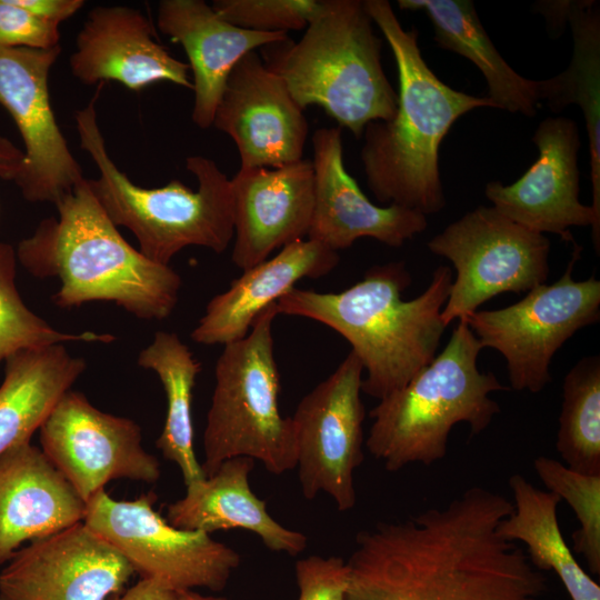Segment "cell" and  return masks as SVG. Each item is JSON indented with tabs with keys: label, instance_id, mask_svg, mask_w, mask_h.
I'll return each instance as SVG.
<instances>
[{
	"label": "cell",
	"instance_id": "23",
	"mask_svg": "<svg viewBox=\"0 0 600 600\" xmlns=\"http://www.w3.org/2000/svg\"><path fill=\"white\" fill-rule=\"evenodd\" d=\"M337 251L308 239L287 244L234 279L214 296L192 330L191 339L204 346L222 344L244 338L257 316L289 292L302 278H320L339 263Z\"/></svg>",
	"mask_w": 600,
	"mask_h": 600
},
{
	"label": "cell",
	"instance_id": "39",
	"mask_svg": "<svg viewBox=\"0 0 600 600\" xmlns=\"http://www.w3.org/2000/svg\"><path fill=\"white\" fill-rule=\"evenodd\" d=\"M23 161V151L7 138L0 137V179L14 181Z\"/></svg>",
	"mask_w": 600,
	"mask_h": 600
},
{
	"label": "cell",
	"instance_id": "22",
	"mask_svg": "<svg viewBox=\"0 0 600 600\" xmlns=\"http://www.w3.org/2000/svg\"><path fill=\"white\" fill-rule=\"evenodd\" d=\"M84 511L86 502L30 441L0 456V564L23 542L83 521Z\"/></svg>",
	"mask_w": 600,
	"mask_h": 600
},
{
	"label": "cell",
	"instance_id": "31",
	"mask_svg": "<svg viewBox=\"0 0 600 600\" xmlns=\"http://www.w3.org/2000/svg\"><path fill=\"white\" fill-rule=\"evenodd\" d=\"M17 260L13 247L0 241V363L24 349L73 341L109 343L116 339L93 331L62 332L32 312L16 284Z\"/></svg>",
	"mask_w": 600,
	"mask_h": 600
},
{
	"label": "cell",
	"instance_id": "17",
	"mask_svg": "<svg viewBox=\"0 0 600 600\" xmlns=\"http://www.w3.org/2000/svg\"><path fill=\"white\" fill-rule=\"evenodd\" d=\"M213 124L236 143L241 168H279L301 160L309 132L303 109L257 50L229 73Z\"/></svg>",
	"mask_w": 600,
	"mask_h": 600
},
{
	"label": "cell",
	"instance_id": "20",
	"mask_svg": "<svg viewBox=\"0 0 600 600\" xmlns=\"http://www.w3.org/2000/svg\"><path fill=\"white\" fill-rule=\"evenodd\" d=\"M151 22L124 6L96 7L76 39L72 74L84 84L113 80L133 91L159 81L192 89L189 66L154 39Z\"/></svg>",
	"mask_w": 600,
	"mask_h": 600
},
{
	"label": "cell",
	"instance_id": "36",
	"mask_svg": "<svg viewBox=\"0 0 600 600\" xmlns=\"http://www.w3.org/2000/svg\"><path fill=\"white\" fill-rule=\"evenodd\" d=\"M39 19L59 26L76 14L83 6V0H14Z\"/></svg>",
	"mask_w": 600,
	"mask_h": 600
},
{
	"label": "cell",
	"instance_id": "7",
	"mask_svg": "<svg viewBox=\"0 0 600 600\" xmlns=\"http://www.w3.org/2000/svg\"><path fill=\"white\" fill-rule=\"evenodd\" d=\"M481 350L467 321L459 320L442 352L370 411L366 447L388 471L442 460L449 434L460 422L468 423L472 436L490 426L500 412L490 394L509 388L478 369Z\"/></svg>",
	"mask_w": 600,
	"mask_h": 600
},
{
	"label": "cell",
	"instance_id": "15",
	"mask_svg": "<svg viewBox=\"0 0 600 600\" xmlns=\"http://www.w3.org/2000/svg\"><path fill=\"white\" fill-rule=\"evenodd\" d=\"M539 156L513 183L490 181L484 194L510 220L539 233H554L574 243L572 227H591L597 254L600 218L580 201L579 129L572 119L546 118L533 136Z\"/></svg>",
	"mask_w": 600,
	"mask_h": 600
},
{
	"label": "cell",
	"instance_id": "26",
	"mask_svg": "<svg viewBox=\"0 0 600 600\" xmlns=\"http://www.w3.org/2000/svg\"><path fill=\"white\" fill-rule=\"evenodd\" d=\"M0 386V456L29 442L86 370L64 343L20 350L6 360Z\"/></svg>",
	"mask_w": 600,
	"mask_h": 600
},
{
	"label": "cell",
	"instance_id": "5",
	"mask_svg": "<svg viewBox=\"0 0 600 600\" xmlns=\"http://www.w3.org/2000/svg\"><path fill=\"white\" fill-rule=\"evenodd\" d=\"M94 97L74 114L80 147L94 161L99 177L87 179L90 190L109 219L129 229L139 251L149 260L169 266L183 248L204 247L222 253L233 240V203L230 179L216 162L190 156L187 169L198 189L173 179L160 188H142L120 171L110 158L97 122Z\"/></svg>",
	"mask_w": 600,
	"mask_h": 600
},
{
	"label": "cell",
	"instance_id": "9",
	"mask_svg": "<svg viewBox=\"0 0 600 600\" xmlns=\"http://www.w3.org/2000/svg\"><path fill=\"white\" fill-rule=\"evenodd\" d=\"M573 243L566 271L551 284L541 283L511 306L477 310L466 319L482 349L506 359L511 388L540 392L551 381L554 353L578 330L600 319V281L593 276L576 281L572 270L581 254Z\"/></svg>",
	"mask_w": 600,
	"mask_h": 600
},
{
	"label": "cell",
	"instance_id": "3",
	"mask_svg": "<svg viewBox=\"0 0 600 600\" xmlns=\"http://www.w3.org/2000/svg\"><path fill=\"white\" fill-rule=\"evenodd\" d=\"M410 283L404 262L377 264L340 292L294 287L277 301V309L341 334L367 372L361 392L381 400L434 359L447 327L441 311L452 283L451 269L439 266L427 289L406 301L401 294Z\"/></svg>",
	"mask_w": 600,
	"mask_h": 600
},
{
	"label": "cell",
	"instance_id": "33",
	"mask_svg": "<svg viewBox=\"0 0 600 600\" xmlns=\"http://www.w3.org/2000/svg\"><path fill=\"white\" fill-rule=\"evenodd\" d=\"M212 9L229 23L260 32L301 30L322 9L319 0H214Z\"/></svg>",
	"mask_w": 600,
	"mask_h": 600
},
{
	"label": "cell",
	"instance_id": "38",
	"mask_svg": "<svg viewBox=\"0 0 600 600\" xmlns=\"http://www.w3.org/2000/svg\"><path fill=\"white\" fill-rule=\"evenodd\" d=\"M114 600H174V591L152 579L141 578L138 583Z\"/></svg>",
	"mask_w": 600,
	"mask_h": 600
},
{
	"label": "cell",
	"instance_id": "18",
	"mask_svg": "<svg viewBox=\"0 0 600 600\" xmlns=\"http://www.w3.org/2000/svg\"><path fill=\"white\" fill-rule=\"evenodd\" d=\"M314 204L308 239L337 251L360 238L401 247L428 227L424 214L366 197L343 162L342 129L320 128L312 136Z\"/></svg>",
	"mask_w": 600,
	"mask_h": 600
},
{
	"label": "cell",
	"instance_id": "2",
	"mask_svg": "<svg viewBox=\"0 0 600 600\" xmlns=\"http://www.w3.org/2000/svg\"><path fill=\"white\" fill-rule=\"evenodd\" d=\"M393 53L399 92L394 116L363 130L360 152L367 184L376 199L424 214L441 211L446 198L439 148L452 124L477 108H496L487 97L454 90L424 61L418 31L406 30L387 0H363Z\"/></svg>",
	"mask_w": 600,
	"mask_h": 600
},
{
	"label": "cell",
	"instance_id": "27",
	"mask_svg": "<svg viewBox=\"0 0 600 600\" xmlns=\"http://www.w3.org/2000/svg\"><path fill=\"white\" fill-rule=\"evenodd\" d=\"M513 509L500 526L507 539L524 544L532 564L541 571H553L571 600H600V587L580 567L567 544L558 521L561 499L540 490L520 473L509 478Z\"/></svg>",
	"mask_w": 600,
	"mask_h": 600
},
{
	"label": "cell",
	"instance_id": "19",
	"mask_svg": "<svg viewBox=\"0 0 600 600\" xmlns=\"http://www.w3.org/2000/svg\"><path fill=\"white\" fill-rule=\"evenodd\" d=\"M233 203L231 259L246 270L308 236L313 204L312 161L279 168H241L230 179Z\"/></svg>",
	"mask_w": 600,
	"mask_h": 600
},
{
	"label": "cell",
	"instance_id": "12",
	"mask_svg": "<svg viewBox=\"0 0 600 600\" xmlns=\"http://www.w3.org/2000/svg\"><path fill=\"white\" fill-rule=\"evenodd\" d=\"M362 372L360 360L350 351L300 400L291 417L303 497L312 500L324 492L339 511L356 507L354 471L364 459Z\"/></svg>",
	"mask_w": 600,
	"mask_h": 600
},
{
	"label": "cell",
	"instance_id": "37",
	"mask_svg": "<svg viewBox=\"0 0 600 600\" xmlns=\"http://www.w3.org/2000/svg\"><path fill=\"white\" fill-rule=\"evenodd\" d=\"M572 1H540L534 4L536 11L543 14L551 33L560 34L569 20Z\"/></svg>",
	"mask_w": 600,
	"mask_h": 600
},
{
	"label": "cell",
	"instance_id": "10",
	"mask_svg": "<svg viewBox=\"0 0 600 600\" xmlns=\"http://www.w3.org/2000/svg\"><path fill=\"white\" fill-rule=\"evenodd\" d=\"M152 492L131 501L98 491L86 503L83 522L111 544L143 579L172 591L197 587L221 591L240 554L209 533L172 526L153 509Z\"/></svg>",
	"mask_w": 600,
	"mask_h": 600
},
{
	"label": "cell",
	"instance_id": "40",
	"mask_svg": "<svg viewBox=\"0 0 600 600\" xmlns=\"http://www.w3.org/2000/svg\"><path fill=\"white\" fill-rule=\"evenodd\" d=\"M174 600H229L223 597L202 596L193 590H179L174 592Z\"/></svg>",
	"mask_w": 600,
	"mask_h": 600
},
{
	"label": "cell",
	"instance_id": "11",
	"mask_svg": "<svg viewBox=\"0 0 600 600\" xmlns=\"http://www.w3.org/2000/svg\"><path fill=\"white\" fill-rule=\"evenodd\" d=\"M427 246L447 258L457 273L441 311L446 326L466 319L500 293L526 292L548 279L549 239L493 207L467 212Z\"/></svg>",
	"mask_w": 600,
	"mask_h": 600
},
{
	"label": "cell",
	"instance_id": "21",
	"mask_svg": "<svg viewBox=\"0 0 600 600\" xmlns=\"http://www.w3.org/2000/svg\"><path fill=\"white\" fill-rule=\"evenodd\" d=\"M157 24L187 53L194 92L191 119L200 129L213 124L217 106L236 63L250 51L289 40L284 32L238 28L203 0L160 1Z\"/></svg>",
	"mask_w": 600,
	"mask_h": 600
},
{
	"label": "cell",
	"instance_id": "30",
	"mask_svg": "<svg viewBox=\"0 0 600 600\" xmlns=\"http://www.w3.org/2000/svg\"><path fill=\"white\" fill-rule=\"evenodd\" d=\"M556 448L570 469L600 474V358L578 361L563 380Z\"/></svg>",
	"mask_w": 600,
	"mask_h": 600
},
{
	"label": "cell",
	"instance_id": "29",
	"mask_svg": "<svg viewBox=\"0 0 600 600\" xmlns=\"http://www.w3.org/2000/svg\"><path fill=\"white\" fill-rule=\"evenodd\" d=\"M138 364L159 377L167 397V414L156 444L174 462L186 487L206 478L193 448L192 393L201 363L177 333L158 331L138 357Z\"/></svg>",
	"mask_w": 600,
	"mask_h": 600
},
{
	"label": "cell",
	"instance_id": "35",
	"mask_svg": "<svg viewBox=\"0 0 600 600\" xmlns=\"http://www.w3.org/2000/svg\"><path fill=\"white\" fill-rule=\"evenodd\" d=\"M58 46L59 26L39 19L14 0H0V47L46 50Z\"/></svg>",
	"mask_w": 600,
	"mask_h": 600
},
{
	"label": "cell",
	"instance_id": "32",
	"mask_svg": "<svg viewBox=\"0 0 600 600\" xmlns=\"http://www.w3.org/2000/svg\"><path fill=\"white\" fill-rule=\"evenodd\" d=\"M533 468L548 488L572 508L580 528L572 534L573 551L587 560L590 571L600 573V474L574 471L563 462L540 456Z\"/></svg>",
	"mask_w": 600,
	"mask_h": 600
},
{
	"label": "cell",
	"instance_id": "14",
	"mask_svg": "<svg viewBox=\"0 0 600 600\" xmlns=\"http://www.w3.org/2000/svg\"><path fill=\"white\" fill-rule=\"evenodd\" d=\"M60 53L61 46L46 50L0 47V104L24 144V161L13 182L30 202L56 204L86 179L50 102L49 73Z\"/></svg>",
	"mask_w": 600,
	"mask_h": 600
},
{
	"label": "cell",
	"instance_id": "4",
	"mask_svg": "<svg viewBox=\"0 0 600 600\" xmlns=\"http://www.w3.org/2000/svg\"><path fill=\"white\" fill-rule=\"evenodd\" d=\"M54 206L58 217L43 219L16 252L32 276L60 280L52 296L56 306L70 309L109 301L144 320H163L172 313L180 276L124 240L87 179Z\"/></svg>",
	"mask_w": 600,
	"mask_h": 600
},
{
	"label": "cell",
	"instance_id": "25",
	"mask_svg": "<svg viewBox=\"0 0 600 600\" xmlns=\"http://www.w3.org/2000/svg\"><path fill=\"white\" fill-rule=\"evenodd\" d=\"M402 10L423 11L433 27L439 48L471 61L487 81L496 109L537 114L542 101L541 80L527 79L503 59L483 28L470 0H398Z\"/></svg>",
	"mask_w": 600,
	"mask_h": 600
},
{
	"label": "cell",
	"instance_id": "6",
	"mask_svg": "<svg viewBox=\"0 0 600 600\" xmlns=\"http://www.w3.org/2000/svg\"><path fill=\"white\" fill-rule=\"evenodd\" d=\"M263 49L264 63L303 110L321 107L357 139L368 123L396 113L398 92L383 70L382 40L361 0H322L299 41Z\"/></svg>",
	"mask_w": 600,
	"mask_h": 600
},
{
	"label": "cell",
	"instance_id": "28",
	"mask_svg": "<svg viewBox=\"0 0 600 600\" xmlns=\"http://www.w3.org/2000/svg\"><path fill=\"white\" fill-rule=\"evenodd\" d=\"M568 23L573 38L569 67L541 80L542 100L553 112L577 104L589 138L592 203L600 218V10L594 0H573Z\"/></svg>",
	"mask_w": 600,
	"mask_h": 600
},
{
	"label": "cell",
	"instance_id": "34",
	"mask_svg": "<svg viewBox=\"0 0 600 600\" xmlns=\"http://www.w3.org/2000/svg\"><path fill=\"white\" fill-rule=\"evenodd\" d=\"M298 600H347L349 568L340 557L310 556L296 562Z\"/></svg>",
	"mask_w": 600,
	"mask_h": 600
},
{
	"label": "cell",
	"instance_id": "16",
	"mask_svg": "<svg viewBox=\"0 0 600 600\" xmlns=\"http://www.w3.org/2000/svg\"><path fill=\"white\" fill-rule=\"evenodd\" d=\"M0 572V600H109L130 563L83 521L32 540Z\"/></svg>",
	"mask_w": 600,
	"mask_h": 600
},
{
	"label": "cell",
	"instance_id": "13",
	"mask_svg": "<svg viewBox=\"0 0 600 600\" xmlns=\"http://www.w3.org/2000/svg\"><path fill=\"white\" fill-rule=\"evenodd\" d=\"M42 451L87 503L112 480L156 482L158 459L141 444L131 419L100 411L69 390L40 427Z\"/></svg>",
	"mask_w": 600,
	"mask_h": 600
},
{
	"label": "cell",
	"instance_id": "24",
	"mask_svg": "<svg viewBox=\"0 0 600 600\" xmlns=\"http://www.w3.org/2000/svg\"><path fill=\"white\" fill-rule=\"evenodd\" d=\"M253 466L248 457L223 461L213 474L187 486L184 497L167 507V520L179 529L209 534L241 528L257 534L271 551L298 556L308 539L276 521L266 502L252 492L249 474Z\"/></svg>",
	"mask_w": 600,
	"mask_h": 600
},
{
	"label": "cell",
	"instance_id": "8",
	"mask_svg": "<svg viewBox=\"0 0 600 600\" xmlns=\"http://www.w3.org/2000/svg\"><path fill=\"white\" fill-rule=\"evenodd\" d=\"M277 302L263 309L249 333L223 346L216 363V386L203 433L206 477L236 457L260 461L273 474L297 466L291 417H282L280 374L272 324Z\"/></svg>",
	"mask_w": 600,
	"mask_h": 600
},
{
	"label": "cell",
	"instance_id": "1",
	"mask_svg": "<svg viewBox=\"0 0 600 600\" xmlns=\"http://www.w3.org/2000/svg\"><path fill=\"white\" fill-rule=\"evenodd\" d=\"M513 509L473 486L444 506L360 531L347 600H549L544 571L499 532Z\"/></svg>",
	"mask_w": 600,
	"mask_h": 600
}]
</instances>
